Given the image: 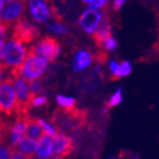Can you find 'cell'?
Masks as SVG:
<instances>
[{"instance_id":"9a60e30c","label":"cell","mask_w":159,"mask_h":159,"mask_svg":"<svg viewBox=\"0 0 159 159\" xmlns=\"http://www.w3.org/2000/svg\"><path fill=\"white\" fill-rule=\"evenodd\" d=\"M93 35H94L96 41L98 43H100L102 40H105L106 38L111 35V26H110V23L107 17H103L102 18L101 23L99 24V26L97 27V30Z\"/></svg>"},{"instance_id":"4dcf8cb0","label":"cell","mask_w":159,"mask_h":159,"mask_svg":"<svg viewBox=\"0 0 159 159\" xmlns=\"http://www.w3.org/2000/svg\"><path fill=\"white\" fill-rule=\"evenodd\" d=\"M5 41L3 39H0V64L2 63L3 59V51H5Z\"/></svg>"},{"instance_id":"ba28073f","label":"cell","mask_w":159,"mask_h":159,"mask_svg":"<svg viewBox=\"0 0 159 159\" xmlns=\"http://www.w3.org/2000/svg\"><path fill=\"white\" fill-rule=\"evenodd\" d=\"M39 31L37 26L26 20H18L14 25V39L23 43H29L38 37Z\"/></svg>"},{"instance_id":"836d02e7","label":"cell","mask_w":159,"mask_h":159,"mask_svg":"<svg viewBox=\"0 0 159 159\" xmlns=\"http://www.w3.org/2000/svg\"><path fill=\"white\" fill-rule=\"evenodd\" d=\"M3 5H5V3H3L2 1H1V0H0V11H1V9L3 8Z\"/></svg>"},{"instance_id":"7a4b0ae2","label":"cell","mask_w":159,"mask_h":159,"mask_svg":"<svg viewBox=\"0 0 159 159\" xmlns=\"http://www.w3.org/2000/svg\"><path fill=\"white\" fill-rule=\"evenodd\" d=\"M27 48L25 43L20 40L10 39L5 43V51H3L2 64L6 68L14 70L23 63L25 57L27 56Z\"/></svg>"},{"instance_id":"ffe728a7","label":"cell","mask_w":159,"mask_h":159,"mask_svg":"<svg viewBox=\"0 0 159 159\" xmlns=\"http://www.w3.org/2000/svg\"><path fill=\"white\" fill-rule=\"evenodd\" d=\"M37 120H38V123H39V125L41 126V129H42L43 134H47V135H49V136H53L57 133L55 126L51 125L50 123L46 122L44 119H41V118L37 119Z\"/></svg>"},{"instance_id":"83f0119b","label":"cell","mask_w":159,"mask_h":159,"mask_svg":"<svg viewBox=\"0 0 159 159\" xmlns=\"http://www.w3.org/2000/svg\"><path fill=\"white\" fill-rule=\"evenodd\" d=\"M8 33V25L0 20V39H5Z\"/></svg>"},{"instance_id":"44dd1931","label":"cell","mask_w":159,"mask_h":159,"mask_svg":"<svg viewBox=\"0 0 159 159\" xmlns=\"http://www.w3.org/2000/svg\"><path fill=\"white\" fill-rule=\"evenodd\" d=\"M99 44H101V47H102L105 50H107V51H113V50H115L117 48L116 39H115V38H113L111 35H110V37H108V38H106L105 40H102Z\"/></svg>"},{"instance_id":"d6a6232c","label":"cell","mask_w":159,"mask_h":159,"mask_svg":"<svg viewBox=\"0 0 159 159\" xmlns=\"http://www.w3.org/2000/svg\"><path fill=\"white\" fill-rule=\"evenodd\" d=\"M81 1H82V2H84V3H86V5H90L93 0H81Z\"/></svg>"},{"instance_id":"30bf717a","label":"cell","mask_w":159,"mask_h":159,"mask_svg":"<svg viewBox=\"0 0 159 159\" xmlns=\"http://www.w3.org/2000/svg\"><path fill=\"white\" fill-rule=\"evenodd\" d=\"M10 81L13 84L14 91H15L20 107L30 105L32 93H31L30 88H29V82L20 76H13V79H10Z\"/></svg>"},{"instance_id":"5b68a950","label":"cell","mask_w":159,"mask_h":159,"mask_svg":"<svg viewBox=\"0 0 159 159\" xmlns=\"http://www.w3.org/2000/svg\"><path fill=\"white\" fill-rule=\"evenodd\" d=\"M103 17L105 15L101 9H94V8L89 7L81 14L79 18V24L85 33L93 35Z\"/></svg>"},{"instance_id":"5bb4252c","label":"cell","mask_w":159,"mask_h":159,"mask_svg":"<svg viewBox=\"0 0 159 159\" xmlns=\"http://www.w3.org/2000/svg\"><path fill=\"white\" fill-rule=\"evenodd\" d=\"M35 146H37V140L25 135L18 141V143L16 144V149L29 158V157H32L34 155Z\"/></svg>"},{"instance_id":"d6986e66","label":"cell","mask_w":159,"mask_h":159,"mask_svg":"<svg viewBox=\"0 0 159 159\" xmlns=\"http://www.w3.org/2000/svg\"><path fill=\"white\" fill-rule=\"evenodd\" d=\"M48 30L53 34H57V35H63L67 32V27L64 25L63 23H60L58 20H53L51 23L48 24Z\"/></svg>"},{"instance_id":"8fae6325","label":"cell","mask_w":159,"mask_h":159,"mask_svg":"<svg viewBox=\"0 0 159 159\" xmlns=\"http://www.w3.org/2000/svg\"><path fill=\"white\" fill-rule=\"evenodd\" d=\"M26 125L27 119L26 118H20L16 122L13 123V125L10 127L9 134H8V146L9 147H16L23 136H25L26 133Z\"/></svg>"},{"instance_id":"277c9868","label":"cell","mask_w":159,"mask_h":159,"mask_svg":"<svg viewBox=\"0 0 159 159\" xmlns=\"http://www.w3.org/2000/svg\"><path fill=\"white\" fill-rule=\"evenodd\" d=\"M31 52L42 57L47 61H55L61 52V47L52 38H44L32 48Z\"/></svg>"},{"instance_id":"7c38bea8","label":"cell","mask_w":159,"mask_h":159,"mask_svg":"<svg viewBox=\"0 0 159 159\" xmlns=\"http://www.w3.org/2000/svg\"><path fill=\"white\" fill-rule=\"evenodd\" d=\"M51 153H52V136L42 134L37 140L34 155L40 159H49L51 158Z\"/></svg>"},{"instance_id":"1f68e13d","label":"cell","mask_w":159,"mask_h":159,"mask_svg":"<svg viewBox=\"0 0 159 159\" xmlns=\"http://www.w3.org/2000/svg\"><path fill=\"white\" fill-rule=\"evenodd\" d=\"M5 68H6V67L0 64V82H1V81H3V73H5Z\"/></svg>"},{"instance_id":"603a6c76","label":"cell","mask_w":159,"mask_h":159,"mask_svg":"<svg viewBox=\"0 0 159 159\" xmlns=\"http://www.w3.org/2000/svg\"><path fill=\"white\" fill-rule=\"evenodd\" d=\"M123 100V96H122V90L117 89L115 92L111 94V97H110L109 101H108V106L109 107H115L117 106V105H119V103L122 102Z\"/></svg>"},{"instance_id":"8d00e7d4","label":"cell","mask_w":159,"mask_h":159,"mask_svg":"<svg viewBox=\"0 0 159 159\" xmlns=\"http://www.w3.org/2000/svg\"><path fill=\"white\" fill-rule=\"evenodd\" d=\"M108 159H113V158H108Z\"/></svg>"},{"instance_id":"e0dca14e","label":"cell","mask_w":159,"mask_h":159,"mask_svg":"<svg viewBox=\"0 0 159 159\" xmlns=\"http://www.w3.org/2000/svg\"><path fill=\"white\" fill-rule=\"evenodd\" d=\"M131 72H132V65H131V63L127 61V60H124L123 63L118 64V67H117V70H116V73H115V75H114V77H115V79L125 77V76H127Z\"/></svg>"},{"instance_id":"d4e9b609","label":"cell","mask_w":159,"mask_h":159,"mask_svg":"<svg viewBox=\"0 0 159 159\" xmlns=\"http://www.w3.org/2000/svg\"><path fill=\"white\" fill-rule=\"evenodd\" d=\"M11 149L8 144L0 142V159H10Z\"/></svg>"},{"instance_id":"d590c367","label":"cell","mask_w":159,"mask_h":159,"mask_svg":"<svg viewBox=\"0 0 159 159\" xmlns=\"http://www.w3.org/2000/svg\"><path fill=\"white\" fill-rule=\"evenodd\" d=\"M27 159H40V158H38V157H33V156H32V157H29V158H27Z\"/></svg>"},{"instance_id":"6da1fadb","label":"cell","mask_w":159,"mask_h":159,"mask_svg":"<svg viewBox=\"0 0 159 159\" xmlns=\"http://www.w3.org/2000/svg\"><path fill=\"white\" fill-rule=\"evenodd\" d=\"M48 61L44 58L38 56L35 53H27L25 59L20 66L11 70L13 76H20L22 79L29 81L32 80H39L46 73Z\"/></svg>"},{"instance_id":"cb8c5ba5","label":"cell","mask_w":159,"mask_h":159,"mask_svg":"<svg viewBox=\"0 0 159 159\" xmlns=\"http://www.w3.org/2000/svg\"><path fill=\"white\" fill-rule=\"evenodd\" d=\"M30 103L33 107H42L47 103V98L41 94H33L31 97Z\"/></svg>"},{"instance_id":"9c48e42d","label":"cell","mask_w":159,"mask_h":159,"mask_svg":"<svg viewBox=\"0 0 159 159\" xmlns=\"http://www.w3.org/2000/svg\"><path fill=\"white\" fill-rule=\"evenodd\" d=\"M73 144L72 140L65 134L56 133L52 136V153L51 158L53 159H61L72 151Z\"/></svg>"},{"instance_id":"484cf974","label":"cell","mask_w":159,"mask_h":159,"mask_svg":"<svg viewBox=\"0 0 159 159\" xmlns=\"http://www.w3.org/2000/svg\"><path fill=\"white\" fill-rule=\"evenodd\" d=\"M108 1L109 0H93L92 2L89 5V7L94 8V9H101V8H103L108 3Z\"/></svg>"},{"instance_id":"ac0fdd59","label":"cell","mask_w":159,"mask_h":159,"mask_svg":"<svg viewBox=\"0 0 159 159\" xmlns=\"http://www.w3.org/2000/svg\"><path fill=\"white\" fill-rule=\"evenodd\" d=\"M56 100H57V103H58L63 109L70 110V109H73L74 106H75V100H74V98H72V97L59 94V96H57Z\"/></svg>"},{"instance_id":"3957f363","label":"cell","mask_w":159,"mask_h":159,"mask_svg":"<svg viewBox=\"0 0 159 159\" xmlns=\"http://www.w3.org/2000/svg\"><path fill=\"white\" fill-rule=\"evenodd\" d=\"M20 109L10 79L0 82V113L10 115Z\"/></svg>"},{"instance_id":"e575fe53","label":"cell","mask_w":159,"mask_h":159,"mask_svg":"<svg viewBox=\"0 0 159 159\" xmlns=\"http://www.w3.org/2000/svg\"><path fill=\"white\" fill-rule=\"evenodd\" d=\"M3 3H7V2H10V1H14V0H1Z\"/></svg>"},{"instance_id":"4316f807","label":"cell","mask_w":159,"mask_h":159,"mask_svg":"<svg viewBox=\"0 0 159 159\" xmlns=\"http://www.w3.org/2000/svg\"><path fill=\"white\" fill-rule=\"evenodd\" d=\"M10 159H27V157L17 149H13L10 153Z\"/></svg>"},{"instance_id":"f546056e","label":"cell","mask_w":159,"mask_h":159,"mask_svg":"<svg viewBox=\"0 0 159 159\" xmlns=\"http://www.w3.org/2000/svg\"><path fill=\"white\" fill-rule=\"evenodd\" d=\"M117 67H118V63H117L116 60H111V61L109 63V70L113 76L115 75V73H116Z\"/></svg>"},{"instance_id":"7402d4cb","label":"cell","mask_w":159,"mask_h":159,"mask_svg":"<svg viewBox=\"0 0 159 159\" xmlns=\"http://www.w3.org/2000/svg\"><path fill=\"white\" fill-rule=\"evenodd\" d=\"M29 88H30V91L33 94H40V93L43 91V85L40 80H32V81H29Z\"/></svg>"},{"instance_id":"4fadbf2b","label":"cell","mask_w":159,"mask_h":159,"mask_svg":"<svg viewBox=\"0 0 159 159\" xmlns=\"http://www.w3.org/2000/svg\"><path fill=\"white\" fill-rule=\"evenodd\" d=\"M92 63V55L86 50H79L73 57V70L80 72L85 70Z\"/></svg>"},{"instance_id":"8992f818","label":"cell","mask_w":159,"mask_h":159,"mask_svg":"<svg viewBox=\"0 0 159 159\" xmlns=\"http://www.w3.org/2000/svg\"><path fill=\"white\" fill-rule=\"evenodd\" d=\"M27 7L31 17L37 23H47L52 17V8L47 0H29Z\"/></svg>"},{"instance_id":"2e32d148","label":"cell","mask_w":159,"mask_h":159,"mask_svg":"<svg viewBox=\"0 0 159 159\" xmlns=\"http://www.w3.org/2000/svg\"><path fill=\"white\" fill-rule=\"evenodd\" d=\"M42 134L43 132L42 129H41V126L39 125L37 119H27L26 133H25V135L29 136V138H32L34 140H38Z\"/></svg>"},{"instance_id":"f1b7e54d","label":"cell","mask_w":159,"mask_h":159,"mask_svg":"<svg viewBox=\"0 0 159 159\" xmlns=\"http://www.w3.org/2000/svg\"><path fill=\"white\" fill-rule=\"evenodd\" d=\"M125 2H126V0H113V8L115 10H119L124 6Z\"/></svg>"},{"instance_id":"52a82bcc","label":"cell","mask_w":159,"mask_h":159,"mask_svg":"<svg viewBox=\"0 0 159 159\" xmlns=\"http://www.w3.org/2000/svg\"><path fill=\"white\" fill-rule=\"evenodd\" d=\"M24 10H25L24 0H14L7 2L3 5V8L0 11V20L7 25L16 23L23 16Z\"/></svg>"}]
</instances>
